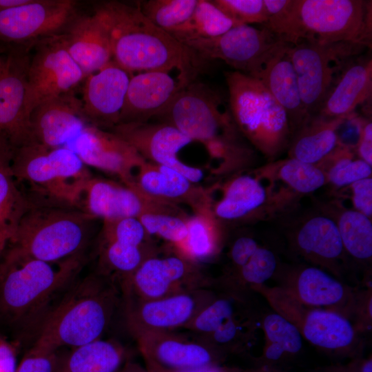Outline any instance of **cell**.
<instances>
[{
    "mask_svg": "<svg viewBox=\"0 0 372 372\" xmlns=\"http://www.w3.org/2000/svg\"><path fill=\"white\" fill-rule=\"evenodd\" d=\"M10 163L0 165V229L13 236L21 219L30 206L14 182Z\"/></svg>",
    "mask_w": 372,
    "mask_h": 372,
    "instance_id": "ab89813d",
    "label": "cell"
},
{
    "mask_svg": "<svg viewBox=\"0 0 372 372\" xmlns=\"http://www.w3.org/2000/svg\"><path fill=\"white\" fill-rule=\"evenodd\" d=\"M28 1V0H0V12L5 9L25 3Z\"/></svg>",
    "mask_w": 372,
    "mask_h": 372,
    "instance_id": "db71d44e",
    "label": "cell"
},
{
    "mask_svg": "<svg viewBox=\"0 0 372 372\" xmlns=\"http://www.w3.org/2000/svg\"><path fill=\"white\" fill-rule=\"evenodd\" d=\"M109 33L112 60L133 74L176 69L179 76L193 80L195 54L150 21L139 6L111 1L96 9Z\"/></svg>",
    "mask_w": 372,
    "mask_h": 372,
    "instance_id": "6da1fadb",
    "label": "cell"
},
{
    "mask_svg": "<svg viewBox=\"0 0 372 372\" xmlns=\"http://www.w3.org/2000/svg\"><path fill=\"white\" fill-rule=\"evenodd\" d=\"M353 203L356 211L371 218L372 215V179L371 177L358 180L351 185Z\"/></svg>",
    "mask_w": 372,
    "mask_h": 372,
    "instance_id": "7dc6e473",
    "label": "cell"
},
{
    "mask_svg": "<svg viewBox=\"0 0 372 372\" xmlns=\"http://www.w3.org/2000/svg\"><path fill=\"white\" fill-rule=\"evenodd\" d=\"M28 64L25 58L11 54L0 70V147L12 155L32 143L25 104Z\"/></svg>",
    "mask_w": 372,
    "mask_h": 372,
    "instance_id": "d6986e66",
    "label": "cell"
},
{
    "mask_svg": "<svg viewBox=\"0 0 372 372\" xmlns=\"http://www.w3.org/2000/svg\"><path fill=\"white\" fill-rule=\"evenodd\" d=\"M338 228L344 251L359 260L372 256V224L370 218L356 210H347L339 217Z\"/></svg>",
    "mask_w": 372,
    "mask_h": 372,
    "instance_id": "74e56055",
    "label": "cell"
},
{
    "mask_svg": "<svg viewBox=\"0 0 372 372\" xmlns=\"http://www.w3.org/2000/svg\"><path fill=\"white\" fill-rule=\"evenodd\" d=\"M285 43L263 26L244 24L216 37L194 38L181 43L196 56L223 61L235 71L259 79L267 62Z\"/></svg>",
    "mask_w": 372,
    "mask_h": 372,
    "instance_id": "8fae6325",
    "label": "cell"
},
{
    "mask_svg": "<svg viewBox=\"0 0 372 372\" xmlns=\"http://www.w3.org/2000/svg\"><path fill=\"white\" fill-rule=\"evenodd\" d=\"M247 297L216 290L214 298L183 330L226 357L245 351L255 329Z\"/></svg>",
    "mask_w": 372,
    "mask_h": 372,
    "instance_id": "30bf717a",
    "label": "cell"
},
{
    "mask_svg": "<svg viewBox=\"0 0 372 372\" xmlns=\"http://www.w3.org/2000/svg\"><path fill=\"white\" fill-rule=\"evenodd\" d=\"M169 72L148 71L132 74L118 123H145L159 116L192 81Z\"/></svg>",
    "mask_w": 372,
    "mask_h": 372,
    "instance_id": "7402d4cb",
    "label": "cell"
},
{
    "mask_svg": "<svg viewBox=\"0 0 372 372\" xmlns=\"http://www.w3.org/2000/svg\"><path fill=\"white\" fill-rule=\"evenodd\" d=\"M266 200L267 192L260 180L250 175H242L228 183L222 198L211 210L215 218L236 220L254 212Z\"/></svg>",
    "mask_w": 372,
    "mask_h": 372,
    "instance_id": "836d02e7",
    "label": "cell"
},
{
    "mask_svg": "<svg viewBox=\"0 0 372 372\" xmlns=\"http://www.w3.org/2000/svg\"><path fill=\"white\" fill-rule=\"evenodd\" d=\"M72 0H28L0 12V40L21 43L58 35L75 17Z\"/></svg>",
    "mask_w": 372,
    "mask_h": 372,
    "instance_id": "e0dca14e",
    "label": "cell"
},
{
    "mask_svg": "<svg viewBox=\"0 0 372 372\" xmlns=\"http://www.w3.org/2000/svg\"><path fill=\"white\" fill-rule=\"evenodd\" d=\"M215 218L211 209L196 212L187 218L185 238L174 250L196 264L214 257L220 247Z\"/></svg>",
    "mask_w": 372,
    "mask_h": 372,
    "instance_id": "e575fe53",
    "label": "cell"
},
{
    "mask_svg": "<svg viewBox=\"0 0 372 372\" xmlns=\"http://www.w3.org/2000/svg\"><path fill=\"white\" fill-rule=\"evenodd\" d=\"M119 286L102 275L77 283L47 315L34 344L57 351L102 338L121 302Z\"/></svg>",
    "mask_w": 372,
    "mask_h": 372,
    "instance_id": "3957f363",
    "label": "cell"
},
{
    "mask_svg": "<svg viewBox=\"0 0 372 372\" xmlns=\"http://www.w3.org/2000/svg\"><path fill=\"white\" fill-rule=\"evenodd\" d=\"M265 344L258 359V369H273L276 364L297 355L302 349L303 337L298 328L287 319L270 313L262 320Z\"/></svg>",
    "mask_w": 372,
    "mask_h": 372,
    "instance_id": "d6a6232c",
    "label": "cell"
},
{
    "mask_svg": "<svg viewBox=\"0 0 372 372\" xmlns=\"http://www.w3.org/2000/svg\"><path fill=\"white\" fill-rule=\"evenodd\" d=\"M29 62L25 109L30 116L41 103L70 92L85 76L62 43L59 34L43 39Z\"/></svg>",
    "mask_w": 372,
    "mask_h": 372,
    "instance_id": "5bb4252c",
    "label": "cell"
},
{
    "mask_svg": "<svg viewBox=\"0 0 372 372\" xmlns=\"http://www.w3.org/2000/svg\"><path fill=\"white\" fill-rule=\"evenodd\" d=\"M358 126L359 138L357 152L360 159L372 165V123L371 121L356 118Z\"/></svg>",
    "mask_w": 372,
    "mask_h": 372,
    "instance_id": "681fc988",
    "label": "cell"
},
{
    "mask_svg": "<svg viewBox=\"0 0 372 372\" xmlns=\"http://www.w3.org/2000/svg\"><path fill=\"white\" fill-rule=\"evenodd\" d=\"M149 236H157L176 249L185 238L187 218L176 211L146 212L138 217Z\"/></svg>",
    "mask_w": 372,
    "mask_h": 372,
    "instance_id": "60d3db41",
    "label": "cell"
},
{
    "mask_svg": "<svg viewBox=\"0 0 372 372\" xmlns=\"http://www.w3.org/2000/svg\"><path fill=\"white\" fill-rule=\"evenodd\" d=\"M198 0H149L139 4L144 15L170 35L191 19Z\"/></svg>",
    "mask_w": 372,
    "mask_h": 372,
    "instance_id": "f35d334b",
    "label": "cell"
},
{
    "mask_svg": "<svg viewBox=\"0 0 372 372\" xmlns=\"http://www.w3.org/2000/svg\"><path fill=\"white\" fill-rule=\"evenodd\" d=\"M296 244L308 258L323 262L336 261L344 251L337 223L322 216L312 217L300 226Z\"/></svg>",
    "mask_w": 372,
    "mask_h": 372,
    "instance_id": "1f68e13d",
    "label": "cell"
},
{
    "mask_svg": "<svg viewBox=\"0 0 372 372\" xmlns=\"http://www.w3.org/2000/svg\"><path fill=\"white\" fill-rule=\"evenodd\" d=\"M127 355L119 342L101 338L58 358L54 372H116L127 362Z\"/></svg>",
    "mask_w": 372,
    "mask_h": 372,
    "instance_id": "4dcf8cb0",
    "label": "cell"
},
{
    "mask_svg": "<svg viewBox=\"0 0 372 372\" xmlns=\"http://www.w3.org/2000/svg\"><path fill=\"white\" fill-rule=\"evenodd\" d=\"M30 121L32 143L48 149L64 147L90 125L82 101L70 92L39 105Z\"/></svg>",
    "mask_w": 372,
    "mask_h": 372,
    "instance_id": "cb8c5ba5",
    "label": "cell"
},
{
    "mask_svg": "<svg viewBox=\"0 0 372 372\" xmlns=\"http://www.w3.org/2000/svg\"><path fill=\"white\" fill-rule=\"evenodd\" d=\"M348 118L310 116L297 131L290 145V158L314 165L321 162L338 145L337 130Z\"/></svg>",
    "mask_w": 372,
    "mask_h": 372,
    "instance_id": "f546056e",
    "label": "cell"
},
{
    "mask_svg": "<svg viewBox=\"0 0 372 372\" xmlns=\"http://www.w3.org/2000/svg\"><path fill=\"white\" fill-rule=\"evenodd\" d=\"M365 48L350 43H322L308 40L289 44L288 54L309 117L318 113L338 78L336 74Z\"/></svg>",
    "mask_w": 372,
    "mask_h": 372,
    "instance_id": "9c48e42d",
    "label": "cell"
},
{
    "mask_svg": "<svg viewBox=\"0 0 372 372\" xmlns=\"http://www.w3.org/2000/svg\"><path fill=\"white\" fill-rule=\"evenodd\" d=\"M278 174L282 181L293 190L309 194L322 187L326 174L319 166L290 158L281 163Z\"/></svg>",
    "mask_w": 372,
    "mask_h": 372,
    "instance_id": "7bdbcfd3",
    "label": "cell"
},
{
    "mask_svg": "<svg viewBox=\"0 0 372 372\" xmlns=\"http://www.w3.org/2000/svg\"><path fill=\"white\" fill-rule=\"evenodd\" d=\"M132 188L158 202L185 203L194 213L211 209L209 198L201 187L164 165L145 161L135 172Z\"/></svg>",
    "mask_w": 372,
    "mask_h": 372,
    "instance_id": "d4e9b609",
    "label": "cell"
},
{
    "mask_svg": "<svg viewBox=\"0 0 372 372\" xmlns=\"http://www.w3.org/2000/svg\"><path fill=\"white\" fill-rule=\"evenodd\" d=\"M278 313L293 324L303 338L320 349L335 355L359 358L355 324L339 311L304 306L291 296L285 297Z\"/></svg>",
    "mask_w": 372,
    "mask_h": 372,
    "instance_id": "2e32d148",
    "label": "cell"
},
{
    "mask_svg": "<svg viewBox=\"0 0 372 372\" xmlns=\"http://www.w3.org/2000/svg\"><path fill=\"white\" fill-rule=\"evenodd\" d=\"M64 147L75 152L87 167L112 174L131 187L135 172L146 161L119 136L91 124Z\"/></svg>",
    "mask_w": 372,
    "mask_h": 372,
    "instance_id": "ffe728a7",
    "label": "cell"
},
{
    "mask_svg": "<svg viewBox=\"0 0 372 372\" xmlns=\"http://www.w3.org/2000/svg\"><path fill=\"white\" fill-rule=\"evenodd\" d=\"M157 251L154 245L137 247L117 242H101V275L110 278L120 287L147 258Z\"/></svg>",
    "mask_w": 372,
    "mask_h": 372,
    "instance_id": "d590c367",
    "label": "cell"
},
{
    "mask_svg": "<svg viewBox=\"0 0 372 372\" xmlns=\"http://www.w3.org/2000/svg\"><path fill=\"white\" fill-rule=\"evenodd\" d=\"M12 154L0 147V165L10 162Z\"/></svg>",
    "mask_w": 372,
    "mask_h": 372,
    "instance_id": "9f6ffc18",
    "label": "cell"
},
{
    "mask_svg": "<svg viewBox=\"0 0 372 372\" xmlns=\"http://www.w3.org/2000/svg\"><path fill=\"white\" fill-rule=\"evenodd\" d=\"M262 372H285L280 370H267ZM309 372H372V359L356 358L344 365L324 366Z\"/></svg>",
    "mask_w": 372,
    "mask_h": 372,
    "instance_id": "f907efd6",
    "label": "cell"
},
{
    "mask_svg": "<svg viewBox=\"0 0 372 372\" xmlns=\"http://www.w3.org/2000/svg\"><path fill=\"white\" fill-rule=\"evenodd\" d=\"M148 372H183L223 365L227 358L189 332L147 333L134 337Z\"/></svg>",
    "mask_w": 372,
    "mask_h": 372,
    "instance_id": "9a60e30c",
    "label": "cell"
},
{
    "mask_svg": "<svg viewBox=\"0 0 372 372\" xmlns=\"http://www.w3.org/2000/svg\"><path fill=\"white\" fill-rule=\"evenodd\" d=\"M220 102L207 85L193 81L159 116L192 141L204 144L211 156L226 157L237 149L233 145L235 123L231 114L220 110Z\"/></svg>",
    "mask_w": 372,
    "mask_h": 372,
    "instance_id": "ba28073f",
    "label": "cell"
},
{
    "mask_svg": "<svg viewBox=\"0 0 372 372\" xmlns=\"http://www.w3.org/2000/svg\"><path fill=\"white\" fill-rule=\"evenodd\" d=\"M225 76L234 123L264 154H278L291 134L285 110L260 80L235 70Z\"/></svg>",
    "mask_w": 372,
    "mask_h": 372,
    "instance_id": "5b68a950",
    "label": "cell"
},
{
    "mask_svg": "<svg viewBox=\"0 0 372 372\" xmlns=\"http://www.w3.org/2000/svg\"><path fill=\"white\" fill-rule=\"evenodd\" d=\"M285 43L267 62L260 80L285 110L291 132H296L309 118L302 103L297 77Z\"/></svg>",
    "mask_w": 372,
    "mask_h": 372,
    "instance_id": "f1b7e54d",
    "label": "cell"
},
{
    "mask_svg": "<svg viewBox=\"0 0 372 372\" xmlns=\"http://www.w3.org/2000/svg\"><path fill=\"white\" fill-rule=\"evenodd\" d=\"M17 366L14 347L0 337V372H16Z\"/></svg>",
    "mask_w": 372,
    "mask_h": 372,
    "instance_id": "816d5d0a",
    "label": "cell"
},
{
    "mask_svg": "<svg viewBox=\"0 0 372 372\" xmlns=\"http://www.w3.org/2000/svg\"><path fill=\"white\" fill-rule=\"evenodd\" d=\"M215 296V289L203 288L154 300L123 298L125 324L134 338L184 329Z\"/></svg>",
    "mask_w": 372,
    "mask_h": 372,
    "instance_id": "4fadbf2b",
    "label": "cell"
},
{
    "mask_svg": "<svg viewBox=\"0 0 372 372\" xmlns=\"http://www.w3.org/2000/svg\"><path fill=\"white\" fill-rule=\"evenodd\" d=\"M183 372H243L237 371L235 369H231L229 368L225 367L223 365H215V366H206L195 370H191L187 371H183Z\"/></svg>",
    "mask_w": 372,
    "mask_h": 372,
    "instance_id": "f5cc1de1",
    "label": "cell"
},
{
    "mask_svg": "<svg viewBox=\"0 0 372 372\" xmlns=\"http://www.w3.org/2000/svg\"><path fill=\"white\" fill-rule=\"evenodd\" d=\"M332 155L334 162L326 176L332 185L341 187L371 177V166L360 158H353L347 145L340 142Z\"/></svg>",
    "mask_w": 372,
    "mask_h": 372,
    "instance_id": "b9f144b4",
    "label": "cell"
},
{
    "mask_svg": "<svg viewBox=\"0 0 372 372\" xmlns=\"http://www.w3.org/2000/svg\"><path fill=\"white\" fill-rule=\"evenodd\" d=\"M60 39L85 78L100 70L112 61L109 33L95 12L74 17Z\"/></svg>",
    "mask_w": 372,
    "mask_h": 372,
    "instance_id": "4316f807",
    "label": "cell"
},
{
    "mask_svg": "<svg viewBox=\"0 0 372 372\" xmlns=\"http://www.w3.org/2000/svg\"><path fill=\"white\" fill-rule=\"evenodd\" d=\"M240 25L211 1L198 0L189 21L171 36L180 43L194 38H214Z\"/></svg>",
    "mask_w": 372,
    "mask_h": 372,
    "instance_id": "8d00e7d4",
    "label": "cell"
},
{
    "mask_svg": "<svg viewBox=\"0 0 372 372\" xmlns=\"http://www.w3.org/2000/svg\"><path fill=\"white\" fill-rule=\"evenodd\" d=\"M101 242H117L137 247L154 245L136 217L103 221Z\"/></svg>",
    "mask_w": 372,
    "mask_h": 372,
    "instance_id": "ee69618b",
    "label": "cell"
},
{
    "mask_svg": "<svg viewBox=\"0 0 372 372\" xmlns=\"http://www.w3.org/2000/svg\"><path fill=\"white\" fill-rule=\"evenodd\" d=\"M282 41L350 43L371 48L372 1L291 0L262 25Z\"/></svg>",
    "mask_w": 372,
    "mask_h": 372,
    "instance_id": "7a4b0ae2",
    "label": "cell"
},
{
    "mask_svg": "<svg viewBox=\"0 0 372 372\" xmlns=\"http://www.w3.org/2000/svg\"><path fill=\"white\" fill-rule=\"evenodd\" d=\"M280 287L304 306L340 313V308L343 313L347 308L351 310L355 297V293L340 280L313 266L302 268L290 275Z\"/></svg>",
    "mask_w": 372,
    "mask_h": 372,
    "instance_id": "484cf974",
    "label": "cell"
},
{
    "mask_svg": "<svg viewBox=\"0 0 372 372\" xmlns=\"http://www.w3.org/2000/svg\"><path fill=\"white\" fill-rule=\"evenodd\" d=\"M76 207L103 221L138 218L151 211H175V205L152 200L124 184L92 176L84 185Z\"/></svg>",
    "mask_w": 372,
    "mask_h": 372,
    "instance_id": "44dd1931",
    "label": "cell"
},
{
    "mask_svg": "<svg viewBox=\"0 0 372 372\" xmlns=\"http://www.w3.org/2000/svg\"><path fill=\"white\" fill-rule=\"evenodd\" d=\"M12 238V235L6 231L0 229V254L3 250L6 245L10 241Z\"/></svg>",
    "mask_w": 372,
    "mask_h": 372,
    "instance_id": "11a10c76",
    "label": "cell"
},
{
    "mask_svg": "<svg viewBox=\"0 0 372 372\" xmlns=\"http://www.w3.org/2000/svg\"><path fill=\"white\" fill-rule=\"evenodd\" d=\"M5 60H6V58H3V57L1 56V52H0V70H1V69L2 68V67H3V65H4Z\"/></svg>",
    "mask_w": 372,
    "mask_h": 372,
    "instance_id": "6f0895ef",
    "label": "cell"
},
{
    "mask_svg": "<svg viewBox=\"0 0 372 372\" xmlns=\"http://www.w3.org/2000/svg\"><path fill=\"white\" fill-rule=\"evenodd\" d=\"M10 166L15 179L31 184L57 202L74 207L92 177L87 166L65 147L48 149L30 143L13 154Z\"/></svg>",
    "mask_w": 372,
    "mask_h": 372,
    "instance_id": "52a82bcc",
    "label": "cell"
},
{
    "mask_svg": "<svg viewBox=\"0 0 372 372\" xmlns=\"http://www.w3.org/2000/svg\"><path fill=\"white\" fill-rule=\"evenodd\" d=\"M132 74L112 60L86 77L82 103L90 124L110 130L118 124Z\"/></svg>",
    "mask_w": 372,
    "mask_h": 372,
    "instance_id": "603a6c76",
    "label": "cell"
},
{
    "mask_svg": "<svg viewBox=\"0 0 372 372\" xmlns=\"http://www.w3.org/2000/svg\"><path fill=\"white\" fill-rule=\"evenodd\" d=\"M225 15L240 25H264L267 14L263 0H212Z\"/></svg>",
    "mask_w": 372,
    "mask_h": 372,
    "instance_id": "f6af8a7d",
    "label": "cell"
},
{
    "mask_svg": "<svg viewBox=\"0 0 372 372\" xmlns=\"http://www.w3.org/2000/svg\"><path fill=\"white\" fill-rule=\"evenodd\" d=\"M111 131L132 146L146 161L172 168L197 183L203 171L181 161L178 152L192 141L172 125L162 123H118Z\"/></svg>",
    "mask_w": 372,
    "mask_h": 372,
    "instance_id": "ac0fdd59",
    "label": "cell"
},
{
    "mask_svg": "<svg viewBox=\"0 0 372 372\" xmlns=\"http://www.w3.org/2000/svg\"><path fill=\"white\" fill-rule=\"evenodd\" d=\"M147 258L121 285L123 298L148 300L198 289L214 287V280L196 264L176 251Z\"/></svg>",
    "mask_w": 372,
    "mask_h": 372,
    "instance_id": "7c38bea8",
    "label": "cell"
},
{
    "mask_svg": "<svg viewBox=\"0 0 372 372\" xmlns=\"http://www.w3.org/2000/svg\"><path fill=\"white\" fill-rule=\"evenodd\" d=\"M57 351L34 344L22 358L16 372H54Z\"/></svg>",
    "mask_w": 372,
    "mask_h": 372,
    "instance_id": "bcb514c9",
    "label": "cell"
},
{
    "mask_svg": "<svg viewBox=\"0 0 372 372\" xmlns=\"http://www.w3.org/2000/svg\"><path fill=\"white\" fill-rule=\"evenodd\" d=\"M92 220L79 209L30 207L10 241L11 249L46 262L67 259L81 253Z\"/></svg>",
    "mask_w": 372,
    "mask_h": 372,
    "instance_id": "8992f818",
    "label": "cell"
},
{
    "mask_svg": "<svg viewBox=\"0 0 372 372\" xmlns=\"http://www.w3.org/2000/svg\"><path fill=\"white\" fill-rule=\"evenodd\" d=\"M81 254L58 262L32 258L10 249L0 267V308L17 320L39 311L78 273Z\"/></svg>",
    "mask_w": 372,
    "mask_h": 372,
    "instance_id": "277c9868",
    "label": "cell"
},
{
    "mask_svg": "<svg viewBox=\"0 0 372 372\" xmlns=\"http://www.w3.org/2000/svg\"><path fill=\"white\" fill-rule=\"evenodd\" d=\"M372 94V59L349 62L324 98L318 113L324 117L350 116Z\"/></svg>",
    "mask_w": 372,
    "mask_h": 372,
    "instance_id": "83f0119b",
    "label": "cell"
},
{
    "mask_svg": "<svg viewBox=\"0 0 372 372\" xmlns=\"http://www.w3.org/2000/svg\"><path fill=\"white\" fill-rule=\"evenodd\" d=\"M258 247L257 242L249 236H241L233 242L229 251L230 260L234 267L233 273L249 261Z\"/></svg>",
    "mask_w": 372,
    "mask_h": 372,
    "instance_id": "c3c4849f",
    "label": "cell"
}]
</instances>
